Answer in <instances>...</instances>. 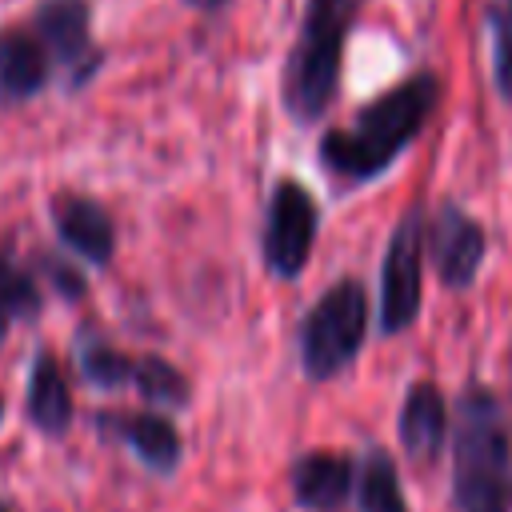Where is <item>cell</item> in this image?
Segmentation results:
<instances>
[{
  "label": "cell",
  "instance_id": "obj_1",
  "mask_svg": "<svg viewBox=\"0 0 512 512\" xmlns=\"http://www.w3.org/2000/svg\"><path fill=\"white\" fill-rule=\"evenodd\" d=\"M436 100H440V80L432 72H416L404 84L388 88L384 96L364 104L348 128L324 132L320 140L324 168L348 184L380 176L432 120Z\"/></svg>",
  "mask_w": 512,
  "mask_h": 512
},
{
  "label": "cell",
  "instance_id": "obj_2",
  "mask_svg": "<svg viewBox=\"0 0 512 512\" xmlns=\"http://www.w3.org/2000/svg\"><path fill=\"white\" fill-rule=\"evenodd\" d=\"M452 496L456 512H512V424L488 388H468L456 404Z\"/></svg>",
  "mask_w": 512,
  "mask_h": 512
},
{
  "label": "cell",
  "instance_id": "obj_3",
  "mask_svg": "<svg viewBox=\"0 0 512 512\" xmlns=\"http://www.w3.org/2000/svg\"><path fill=\"white\" fill-rule=\"evenodd\" d=\"M360 0H308L296 48L284 64L280 100L296 124H312L328 112L340 84V56L348 24L356 20Z\"/></svg>",
  "mask_w": 512,
  "mask_h": 512
},
{
  "label": "cell",
  "instance_id": "obj_4",
  "mask_svg": "<svg viewBox=\"0 0 512 512\" xmlns=\"http://www.w3.org/2000/svg\"><path fill=\"white\" fill-rule=\"evenodd\" d=\"M368 332V296L356 280H336L300 324V364L312 380L348 368Z\"/></svg>",
  "mask_w": 512,
  "mask_h": 512
},
{
  "label": "cell",
  "instance_id": "obj_5",
  "mask_svg": "<svg viewBox=\"0 0 512 512\" xmlns=\"http://www.w3.org/2000/svg\"><path fill=\"white\" fill-rule=\"evenodd\" d=\"M424 248H428V228L420 208H408L404 220L396 224L388 252H384V268H380V328L388 336L404 332L416 312H420V264H424Z\"/></svg>",
  "mask_w": 512,
  "mask_h": 512
},
{
  "label": "cell",
  "instance_id": "obj_6",
  "mask_svg": "<svg viewBox=\"0 0 512 512\" xmlns=\"http://www.w3.org/2000/svg\"><path fill=\"white\" fill-rule=\"evenodd\" d=\"M312 240H316V200L308 196L304 184L280 180L264 220V264L280 280H292L304 272L312 256Z\"/></svg>",
  "mask_w": 512,
  "mask_h": 512
},
{
  "label": "cell",
  "instance_id": "obj_7",
  "mask_svg": "<svg viewBox=\"0 0 512 512\" xmlns=\"http://www.w3.org/2000/svg\"><path fill=\"white\" fill-rule=\"evenodd\" d=\"M484 228L456 204H444L428 220V256L436 276L448 288H464L476 280V268L484 264Z\"/></svg>",
  "mask_w": 512,
  "mask_h": 512
},
{
  "label": "cell",
  "instance_id": "obj_8",
  "mask_svg": "<svg viewBox=\"0 0 512 512\" xmlns=\"http://www.w3.org/2000/svg\"><path fill=\"white\" fill-rule=\"evenodd\" d=\"M52 224H56V236L76 256H84L88 264H108L112 260V252H116V224L104 212V204H96L88 196H76V192H60L52 200Z\"/></svg>",
  "mask_w": 512,
  "mask_h": 512
},
{
  "label": "cell",
  "instance_id": "obj_9",
  "mask_svg": "<svg viewBox=\"0 0 512 512\" xmlns=\"http://www.w3.org/2000/svg\"><path fill=\"white\" fill-rule=\"evenodd\" d=\"M36 32L56 52V60L72 68L76 84H84V76L96 68V52H92V36H88V4L84 0H48V4H40Z\"/></svg>",
  "mask_w": 512,
  "mask_h": 512
},
{
  "label": "cell",
  "instance_id": "obj_10",
  "mask_svg": "<svg viewBox=\"0 0 512 512\" xmlns=\"http://www.w3.org/2000/svg\"><path fill=\"white\" fill-rule=\"evenodd\" d=\"M96 428L128 444L156 472H172L180 460V436L172 420H164L160 412H100Z\"/></svg>",
  "mask_w": 512,
  "mask_h": 512
},
{
  "label": "cell",
  "instance_id": "obj_11",
  "mask_svg": "<svg viewBox=\"0 0 512 512\" xmlns=\"http://www.w3.org/2000/svg\"><path fill=\"white\" fill-rule=\"evenodd\" d=\"M448 436V408L436 384L420 380L408 388L400 408V444L416 464H432Z\"/></svg>",
  "mask_w": 512,
  "mask_h": 512
},
{
  "label": "cell",
  "instance_id": "obj_12",
  "mask_svg": "<svg viewBox=\"0 0 512 512\" xmlns=\"http://www.w3.org/2000/svg\"><path fill=\"white\" fill-rule=\"evenodd\" d=\"M352 492V460L344 452H308L292 464V496L308 512H336Z\"/></svg>",
  "mask_w": 512,
  "mask_h": 512
},
{
  "label": "cell",
  "instance_id": "obj_13",
  "mask_svg": "<svg viewBox=\"0 0 512 512\" xmlns=\"http://www.w3.org/2000/svg\"><path fill=\"white\" fill-rule=\"evenodd\" d=\"M48 84V44L24 28L0 32V100L16 104Z\"/></svg>",
  "mask_w": 512,
  "mask_h": 512
},
{
  "label": "cell",
  "instance_id": "obj_14",
  "mask_svg": "<svg viewBox=\"0 0 512 512\" xmlns=\"http://www.w3.org/2000/svg\"><path fill=\"white\" fill-rule=\"evenodd\" d=\"M28 420L48 432V436H64L72 424V392L64 380V368L52 352H40L28 376V404H24Z\"/></svg>",
  "mask_w": 512,
  "mask_h": 512
},
{
  "label": "cell",
  "instance_id": "obj_15",
  "mask_svg": "<svg viewBox=\"0 0 512 512\" xmlns=\"http://www.w3.org/2000/svg\"><path fill=\"white\" fill-rule=\"evenodd\" d=\"M356 504H360V512H408L396 464L384 448H372L364 456L360 480H356Z\"/></svg>",
  "mask_w": 512,
  "mask_h": 512
},
{
  "label": "cell",
  "instance_id": "obj_16",
  "mask_svg": "<svg viewBox=\"0 0 512 512\" xmlns=\"http://www.w3.org/2000/svg\"><path fill=\"white\" fill-rule=\"evenodd\" d=\"M136 360L140 356L116 352L104 340H84L80 344V372L96 388H124V384H132L136 380Z\"/></svg>",
  "mask_w": 512,
  "mask_h": 512
},
{
  "label": "cell",
  "instance_id": "obj_17",
  "mask_svg": "<svg viewBox=\"0 0 512 512\" xmlns=\"http://www.w3.org/2000/svg\"><path fill=\"white\" fill-rule=\"evenodd\" d=\"M144 400H156V404H172V408H184L188 404V380L180 368H172L168 360L160 356H140L136 360V380Z\"/></svg>",
  "mask_w": 512,
  "mask_h": 512
},
{
  "label": "cell",
  "instance_id": "obj_18",
  "mask_svg": "<svg viewBox=\"0 0 512 512\" xmlns=\"http://www.w3.org/2000/svg\"><path fill=\"white\" fill-rule=\"evenodd\" d=\"M488 24H492V76H496V92L512 104V0H492L488 4Z\"/></svg>",
  "mask_w": 512,
  "mask_h": 512
},
{
  "label": "cell",
  "instance_id": "obj_19",
  "mask_svg": "<svg viewBox=\"0 0 512 512\" xmlns=\"http://www.w3.org/2000/svg\"><path fill=\"white\" fill-rule=\"evenodd\" d=\"M0 308L12 320H24V316H36L40 312V292H36L32 272L16 268L8 256H0Z\"/></svg>",
  "mask_w": 512,
  "mask_h": 512
},
{
  "label": "cell",
  "instance_id": "obj_20",
  "mask_svg": "<svg viewBox=\"0 0 512 512\" xmlns=\"http://www.w3.org/2000/svg\"><path fill=\"white\" fill-rule=\"evenodd\" d=\"M44 268H48V276H52V284H56L60 292H68V296H84V280L76 276V268L56 264V260H44Z\"/></svg>",
  "mask_w": 512,
  "mask_h": 512
},
{
  "label": "cell",
  "instance_id": "obj_21",
  "mask_svg": "<svg viewBox=\"0 0 512 512\" xmlns=\"http://www.w3.org/2000/svg\"><path fill=\"white\" fill-rule=\"evenodd\" d=\"M184 4H192V8H200V12H220L228 0H184Z\"/></svg>",
  "mask_w": 512,
  "mask_h": 512
},
{
  "label": "cell",
  "instance_id": "obj_22",
  "mask_svg": "<svg viewBox=\"0 0 512 512\" xmlns=\"http://www.w3.org/2000/svg\"><path fill=\"white\" fill-rule=\"evenodd\" d=\"M8 328H12V316L0 308V344H4V336H8Z\"/></svg>",
  "mask_w": 512,
  "mask_h": 512
},
{
  "label": "cell",
  "instance_id": "obj_23",
  "mask_svg": "<svg viewBox=\"0 0 512 512\" xmlns=\"http://www.w3.org/2000/svg\"><path fill=\"white\" fill-rule=\"evenodd\" d=\"M0 512H12V508H8V504H4V500H0Z\"/></svg>",
  "mask_w": 512,
  "mask_h": 512
},
{
  "label": "cell",
  "instance_id": "obj_24",
  "mask_svg": "<svg viewBox=\"0 0 512 512\" xmlns=\"http://www.w3.org/2000/svg\"><path fill=\"white\" fill-rule=\"evenodd\" d=\"M0 416H4V396H0Z\"/></svg>",
  "mask_w": 512,
  "mask_h": 512
}]
</instances>
